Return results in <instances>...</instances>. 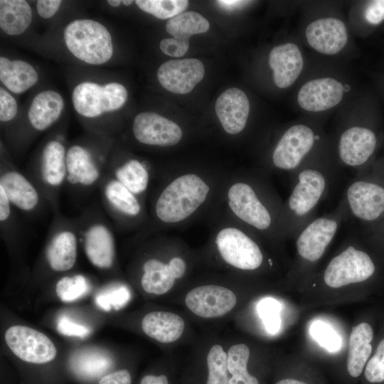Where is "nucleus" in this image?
I'll use <instances>...</instances> for the list:
<instances>
[{"instance_id":"obj_1","label":"nucleus","mask_w":384,"mask_h":384,"mask_svg":"<svg viewBox=\"0 0 384 384\" xmlns=\"http://www.w3.org/2000/svg\"><path fill=\"white\" fill-rule=\"evenodd\" d=\"M335 163L326 151L292 174L291 192L282 209V234L294 238L316 216L336 174Z\"/></svg>"},{"instance_id":"obj_2","label":"nucleus","mask_w":384,"mask_h":384,"mask_svg":"<svg viewBox=\"0 0 384 384\" xmlns=\"http://www.w3.org/2000/svg\"><path fill=\"white\" fill-rule=\"evenodd\" d=\"M342 199L349 218L358 221L363 229L384 218V156L356 172Z\"/></svg>"},{"instance_id":"obj_3","label":"nucleus","mask_w":384,"mask_h":384,"mask_svg":"<svg viewBox=\"0 0 384 384\" xmlns=\"http://www.w3.org/2000/svg\"><path fill=\"white\" fill-rule=\"evenodd\" d=\"M325 140L314 127L304 123L289 127L282 134L271 156L273 166L290 174L326 151Z\"/></svg>"},{"instance_id":"obj_4","label":"nucleus","mask_w":384,"mask_h":384,"mask_svg":"<svg viewBox=\"0 0 384 384\" xmlns=\"http://www.w3.org/2000/svg\"><path fill=\"white\" fill-rule=\"evenodd\" d=\"M209 190L207 183L196 174L181 176L160 194L156 203V214L164 223L182 221L204 203Z\"/></svg>"},{"instance_id":"obj_5","label":"nucleus","mask_w":384,"mask_h":384,"mask_svg":"<svg viewBox=\"0 0 384 384\" xmlns=\"http://www.w3.org/2000/svg\"><path fill=\"white\" fill-rule=\"evenodd\" d=\"M373 114L368 120L345 127L336 146V163L356 172L370 165L377 158L382 141L381 131Z\"/></svg>"},{"instance_id":"obj_6","label":"nucleus","mask_w":384,"mask_h":384,"mask_svg":"<svg viewBox=\"0 0 384 384\" xmlns=\"http://www.w3.org/2000/svg\"><path fill=\"white\" fill-rule=\"evenodd\" d=\"M63 36L69 51L88 64L101 65L112 56L111 35L107 28L97 21L74 20L65 27Z\"/></svg>"},{"instance_id":"obj_7","label":"nucleus","mask_w":384,"mask_h":384,"mask_svg":"<svg viewBox=\"0 0 384 384\" xmlns=\"http://www.w3.org/2000/svg\"><path fill=\"white\" fill-rule=\"evenodd\" d=\"M349 218L343 200L329 213L316 216L295 235V246L300 260L317 262L335 238L342 223Z\"/></svg>"},{"instance_id":"obj_8","label":"nucleus","mask_w":384,"mask_h":384,"mask_svg":"<svg viewBox=\"0 0 384 384\" xmlns=\"http://www.w3.org/2000/svg\"><path fill=\"white\" fill-rule=\"evenodd\" d=\"M375 270L370 255L351 242L329 261L322 277L328 287L340 288L368 280Z\"/></svg>"},{"instance_id":"obj_9","label":"nucleus","mask_w":384,"mask_h":384,"mask_svg":"<svg viewBox=\"0 0 384 384\" xmlns=\"http://www.w3.org/2000/svg\"><path fill=\"white\" fill-rule=\"evenodd\" d=\"M127 95L125 87L118 82L100 85L84 82L74 88L72 102L79 114L92 118L119 109L127 101Z\"/></svg>"},{"instance_id":"obj_10","label":"nucleus","mask_w":384,"mask_h":384,"mask_svg":"<svg viewBox=\"0 0 384 384\" xmlns=\"http://www.w3.org/2000/svg\"><path fill=\"white\" fill-rule=\"evenodd\" d=\"M228 205L233 213L254 229L267 232L274 227L273 213L255 188L248 183L237 182L229 188Z\"/></svg>"},{"instance_id":"obj_11","label":"nucleus","mask_w":384,"mask_h":384,"mask_svg":"<svg viewBox=\"0 0 384 384\" xmlns=\"http://www.w3.org/2000/svg\"><path fill=\"white\" fill-rule=\"evenodd\" d=\"M218 252L223 260L242 270L260 267L264 256L258 244L242 230L236 228L220 230L215 239Z\"/></svg>"},{"instance_id":"obj_12","label":"nucleus","mask_w":384,"mask_h":384,"mask_svg":"<svg viewBox=\"0 0 384 384\" xmlns=\"http://www.w3.org/2000/svg\"><path fill=\"white\" fill-rule=\"evenodd\" d=\"M5 341L10 350L20 359L35 364L53 360L56 348L44 334L32 328L16 325L5 333Z\"/></svg>"},{"instance_id":"obj_13","label":"nucleus","mask_w":384,"mask_h":384,"mask_svg":"<svg viewBox=\"0 0 384 384\" xmlns=\"http://www.w3.org/2000/svg\"><path fill=\"white\" fill-rule=\"evenodd\" d=\"M237 302L230 289L214 284L200 286L190 290L185 297L188 309L202 318H216L230 311Z\"/></svg>"},{"instance_id":"obj_14","label":"nucleus","mask_w":384,"mask_h":384,"mask_svg":"<svg viewBox=\"0 0 384 384\" xmlns=\"http://www.w3.org/2000/svg\"><path fill=\"white\" fill-rule=\"evenodd\" d=\"M132 131L139 142L160 146L175 145L182 137V131L176 123L152 112L138 114L134 119Z\"/></svg>"},{"instance_id":"obj_15","label":"nucleus","mask_w":384,"mask_h":384,"mask_svg":"<svg viewBox=\"0 0 384 384\" xmlns=\"http://www.w3.org/2000/svg\"><path fill=\"white\" fill-rule=\"evenodd\" d=\"M204 74L205 68L200 60L186 58L164 63L157 70V78L166 90L184 95L202 80Z\"/></svg>"},{"instance_id":"obj_16","label":"nucleus","mask_w":384,"mask_h":384,"mask_svg":"<svg viewBox=\"0 0 384 384\" xmlns=\"http://www.w3.org/2000/svg\"><path fill=\"white\" fill-rule=\"evenodd\" d=\"M345 87L338 80L326 77L305 82L297 94L299 107L308 112H319L338 105L343 99Z\"/></svg>"},{"instance_id":"obj_17","label":"nucleus","mask_w":384,"mask_h":384,"mask_svg":"<svg viewBox=\"0 0 384 384\" xmlns=\"http://www.w3.org/2000/svg\"><path fill=\"white\" fill-rule=\"evenodd\" d=\"M308 44L316 51L324 55L339 53L348 41V31L339 18L325 17L311 21L306 28Z\"/></svg>"},{"instance_id":"obj_18","label":"nucleus","mask_w":384,"mask_h":384,"mask_svg":"<svg viewBox=\"0 0 384 384\" xmlns=\"http://www.w3.org/2000/svg\"><path fill=\"white\" fill-rule=\"evenodd\" d=\"M215 110L224 130L230 134H238L243 130L247 121L248 97L239 88H229L218 97Z\"/></svg>"},{"instance_id":"obj_19","label":"nucleus","mask_w":384,"mask_h":384,"mask_svg":"<svg viewBox=\"0 0 384 384\" xmlns=\"http://www.w3.org/2000/svg\"><path fill=\"white\" fill-rule=\"evenodd\" d=\"M269 65L277 87L287 88L299 78L304 66L302 52L294 43L274 46L269 54Z\"/></svg>"},{"instance_id":"obj_20","label":"nucleus","mask_w":384,"mask_h":384,"mask_svg":"<svg viewBox=\"0 0 384 384\" xmlns=\"http://www.w3.org/2000/svg\"><path fill=\"white\" fill-rule=\"evenodd\" d=\"M72 373L85 381L100 379L113 366L111 355L97 348H85L76 351L69 360Z\"/></svg>"},{"instance_id":"obj_21","label":"nucleus","mask_w":384,"mask_h":384,"mask_svg":"<svg viewBox=\"0 0 384 384\" xmlns=\"http://www.w3.org/2000/svg\"><path fill=\"white\" fill-rule=\"evenodd\" d=\"M185 327L183 319L169 311H151L142 321L144 332L151 338L164 343H172L182 335Z\"/></svg>"},{"instance_id":"obj_22","label":"nucleus","mask_w":384,"mask_h":384,"mask_svg":"<svg viewBox=\"0 0 384 384\" xmlns=\"http://www.w3.org/2000/svg\"><path fill=\"white\" fill-rule=\"evenodd\" d=\"M85 251L91 263L102 269L112 266L114 243L112 233L102 224L91 226L85 235Z\"/></svg>"},{"instance_id":"obj_23","label":"nucleus","mask_w":384,"mask_h":384,"mask_svg":"<svg viewBox=\"0 0 384 384\" xmlns=\"http://www.w3.org/2000/svg\"><path fill=\"white\" fill-rule=\"evenodd\" d=\"M64 100L58 92L45 90L33 99L28 110V119L37 130L43 131L53 124L60 116Z\"/></svg>"},{"instance_id":"obj_24","label":"nucleus","mask_w":384,"mask_h":384,"mask_svg":"<svg viewBox=\"0 0 384 384\" xmlns=\"http://www.w3.org/2000/svg\"><path fill=\"white\" fill-rule=\"evenodd\" d=\"M38 80V73L28 63L22 60H11L0 58V80L11 92H24Z\"/></svg>"},{"instance_id":"obj_25","label":"nucleus","mask_w":384,"mask_h":384,"mask_svg":"<svg viewBox=\"0 0 384 384\" xmlns=\"http://www.w3.org/2000/svg\"><path fill=\"white\" fill-rule=\"evenodd\" d=\"M373 337L371 326L365 322L352 329L348 344L347 370L350 375L359 376L372 352L370 344Z\"/></svg>"},{"instance_id":"obj_26","label":"nucleus","mask_w":384,"mask_h":384,"mask_svg":"<svg viewBox=\"0 0 384 384\" xmlns=\"http://www.w3.org/2000/svg\"><path fill=\"white\" fill-rule=\"evenodd\" d=\"M66 179L72 183L90 186L99 178L100 173L90 154L85 148L74 145L65 155Z\"/></svg>"},{"instance_id":"obj_27","label":"nucleus","mask_w":384,"mask_h":384,"mask_svg":"<svg viewBox=\"0 0 384 384\" xmlns=\"http://www.w3.org/2000/svg\"><path fill=\"white\" fill-rule=\"evenodd\" d=\"M0 186L5 191L10 202L22 210H31L38 203L37 191L23 175L16 171L2 174Z\"/></svg>"},{"instance_id":"obj_28","label":"nucleus","mask_w":384,"mask_h":384,"mask_svg":"<svg viewBox=\"0 0 384 384\" xmlns=\"http://www.w3.org/2000/svg\"><path fill=\"white\" fill-rule=\"evenodd\" d=\"M50 267L55 271L71 269L77 257V239L70 231L58 233L50 242L46 252Z\"/></svg>"},{"instance_id":"obj_29","label":"nucleus","mask_w":384,"mask_h":384,"mask_svg":"<svg viewBox=\"0 0 384 384\" xmlns=\"http://www.w3.org/2000/svg\"><path fill=\"white\" fill-rule=\"evenodd\" d=\"M31 21V8L26 1H0V27L6 33L11 36L21 34Z\"/></svg>"},{"instance_id":"obj_30","label":"nucleus","mask_w":384,"mask_h":384,"mask_svg":"<svg viewBox=\"0 0 384 384\" xmlns=\"http://www.w3.org/2000/svg\"><path fill=\"white\" fill-rule=\"evenodd\" d=\"M65 151L58 141H50L45 146L41 158V175L43 181L52 186L62 183L67 175Z\"/></svg>"},{"instance_id":"obj_31","label":"nucleus","mask_w":384,"mask_h":384,"mask_svg":"<svg viewBox=\"0 0 384 384\" xmlns=\"http://www.w3.org/2000/svg\"><path fill=\"white\" fill-rule=\"evenodd\" d=\"M141 284L147 293L161 295L169 291L174 284L176 278L169 264L151 259L144 263Z\"/></svg>"},{"instance_id":"obj_32","label":"nucleus","mask_w":384,"mask_h":384,"mask_svg":"<svg viewBox=\"0 0 384 384\" xmlns=\"http://www.w3.org/2000/svg\"><path fill=\"white\" fill-rule=\"evenodd\" d=\"M210 27L208 21L195 11L183 12L170 19L166 23V31L173 38L189 42L192 35L206 32Z\"/></svg>"},{"instance_id":"obj_33","label":"nucleus","mask_w":384,"mask_h":384,"mask_svg":"<svg viewBox=\"0 0 384 384\" xmlns=\"http://www.w3.org/2000/svg\"><path fill=\"white\" fill-rule=\"evenodd\" d=\"M228 369L232 375L229 384H259L258 380L247 370L250 349L246 344L232 346L228 351Z\"/></svg>"},{"instance_id":"obj_34","label":"nucleus","mask_w":384,"mask_h":384,"mask_svg":"<svg viewBox=\"0 0 384 384\" xmlns=\"http://www.w3.org/2000/svg\"><path fill=\"white\" fill-rule=\"evenodd\" d=\"M105 194L107 201L124 214L135 216L140 212V205L134 193L117 180L106 185Z\"/></svg>"},{"instance_id":"obj_35","label":"nucleus","mask_w":384,"mask_h":384,"mask_svg":"<svg viewBox=\"0 0 384 384\" xmlns=\"http://www.w3.org/2000/svg\"><path fill=\"white\" fill-rule=\"evenodd\" d=\"M118 181L134 194L144 191L149 182V174L137 160H130L115 171Z\"/></svg>"},{"instance_id":"obj_36","label":"nucleus","mask_w":384,"mask_h":384,"mask_svg":"<svg viewBox=\"0 0 384 384\" xmlns=\"http://www.w3.org/2000/svg\"><path fill=\"white\" fill-rule=\"evenodd\" d=\"M138 7L159 19H170L187 8L186 0H137Z\"/></svg>"},{"instance_id":"obj_37","label":"nucleus","mask_w":384,"mask_h":384,"mask_svg":"<svg viewBox=\"0 0 384 384\" xmlns=\"http://www.w3.org/2000/svg\"><path fill=\"white\" fill-rule=\"evenodd\" d=\"M208 375L206 384H229L228 354L220 345H214L207 356Z\"/></svg>"},{"instance_id":"obj_38","label":"nucleus","mask_w":384,"mask_h":384,"mask_svg":"<svg viewBox=\"0 0 384 384\" xmlns=\"http://www.w3.org/2000/svg\"><path fill=\"white\" fill-rule=\"evenodd\" d=\"M90 289V284L82 275L63 277L55 287L58 297L65 302H73L82 297Z\"/></svg>"},{"instance_id":"obj_39","label":"nucleus","mask_w":384,"mask_h":384,"mask_svg":"<svg viewBox=\"0 0 384 384\" xmlns=\"http://www.w3.org/2000/svg\"><path fill=\"white\" fill-rule=\"evenodd\" d=\"M311 337L323 348L331 353L338 352L342 346L339 334L329 324L321 321H314L310 326Z\"/></svg>"},{"instance_id":"obj_40","label":"nucleus","mask_w":384,"mask_h":384,"mask_svg":"<svg viewBox=\"0 0 384 384\" xmlns=\"http://www.w3.org/2000/svg\"><path fill=\"white\" fill-rule=\"evenodd\" d=\"M129 298L130 293L126 287L110 286L97 294L95 302L100 309L110 311L122 308Z\"/></svg>"},{"instance_id":"obj_41","label":"nucleus","mask_w":384,"mask_h":384,"mask_svg":"<svg viewBox=\"0 0 384 384\" xmlns=\"http://www.w3.org/2000/svg\"><path fill=\"white\" fill-rule=\"evenodd\" d=\"M280 303L274 298L266 297L257 305L258 314L269 334H277L281 326Z\"/></svg>"},{"instance_id":"obj_42","label":"nucleus","mask_w":384,"mask_h":384,"mask_svg":"<svg viewBox=\"0 0 384 384\" xmlns=\"http://www.w3.org/2000/svg\"><path fill=\"white\" fill-rule=\"evenodd\" d=\"M365 376L370 383L384 380V338L379 343L375 355L368 362Z\"/></svg>"},{"instance_id":"obj_43","label":"nucleus","mask_w":384,"mask_h":384,"mask_svg":"<svg viewBox=\"0 0 384 384\" xmlns=\"http://www.w3.org/2000/svg\"><path fill=\"white\" fill-rule=\"evenodd\" d=\"M362 18L368 28H376L384 23V0L365 2L362 9Z\"/></svg>"},{"instance_id":"obj_44","label":"nucleus","mask_w":384,"mask_h":384,"mask_svg":"<svg viewBox=\"0 0 384 384\" xmlns=\"http://www.w3.org/2000/svg\"><path fill=\"white\" fill-rule=\"evenodd\" d=\"M57 329L63 335L80 338L87 336L90 332L89 327L74 321L65 315L59 317Z\"/></svg>"},{"instance_id":"obj_45","label":"nucleus","mask_w":384,"mask_h":384,"mask_svg":"<svg viewBox=\"0 0 384 384\" xmlns=\"http://www.w3.org/2000/svg\"><path fill=\"white\" fill-rule=\"evenodd\" d=\"M18 105L14 97L4 89H0V120L8 122L16 115Z\"/></svg>"},{"instance_id":"obj_46","label":"nucleus","mask_w":384,"mask_h":384,"mask_svg":"<svg viewBox=\"0 0 384 384\" xmlns=\"http://www.w3.org/2000/svg\"><path fill=\"white\" fill-rule=\"evenodd\" d=\"M159 47L164 54L179 58L187 53L189 42H184L174 38H167L161 41Z\"/></svg>"},{"instance_id":"obj_47","label":"nucleus","mask_w":384,"mask_h":384,"mask_svg":"<svg viewBox=\"0 0 384 384\" xmlns=\"http://www.w3.org/2000/svg\"><path fill=\"white\" fill-rule=\"evenodd\" d=\"M132 378L127 370H116L104 375L98 384H131Z\"/></svg>"},{"instance_id":"obj_48","label":"nucleus","mask_w":384,"mask_h":384,"mask_svg":"<svg viewBox=\"0 0 384 384\" xmlns=\"http://www.w3.org/2000/svg\"><path fill=\"white\" fill-rule=\"evenodd\" d=\"M60 0H38L36 3L37 12L43 18H49L55 14L61 5Z\"/></svg>"},{"instance_id":"obj_49","label":"nucleus","mask_w":384,"mask_h":384,"mask_svg":"<svg viewBox=\"0 0 384 384\" xmlns=\"http://www.w3.org/2000/svg\"><path fill=\"white\" fill-rule=\"evenodd\" d=\"M369 239L384 245V218L377 224L363 229Z\"/></svg>"},{"instance_id":"obj_50","label":"nucleus","mask_w":384,"mask_h":384,"mask_svg":"<svg viewBox=\"0 0 384 384\" xmlns=\"http://www.w3.org/2000/svg\"><path fill=\"white\" fill-rule=\"evenodd\" d=\"M10 201L4 190L0 186V220L5 221L10 215Z\"/></svg>"},{"instance_id":"obj_51","label":"nucleus","mask_w":384,"mask_h":384,"mask_svg":"<svg viewBox=\"0 0 384 384\" xmlns=\"http://www.w3.org/2000/svg\"><path fill=\"white\" fill-rule=\"evenodd\" d=\"M169 265L176 279L181 278L186 272V264L180 257H174L171 260Z\"/></svg>"},{"instance_id":"obj_52","label":"nucleus","mask_w":384,"mask_h":384,"mask_svg":"<svg viewBox=\"0 0 384 384\" xmlns=\"http://www.w3.org/2000/svg\"><path fill=\"white\" fill-rule=\"evenodd\" d=\"M140 384H169V382L164 375L159 376L148 375L142 378Z\"/></svg>"},{"instance_id":"obj_53","label":"nucleus","mask_w":384,"mask_h":384,"mask_svg":"<svg viewBox=\"0 0 384 384\" xmlns=\"http://www.w3.org/2000/svg\"><path fill=\"white\" fill-rule=\"evenodd\" d=\"M248 1H236V0H220L217 1V3L222 8L227 10H233L236 8L240 7L246 4Z\"/></svg>"},{"instance_id":"obj_54","label":"nucleus","mask_w":384,"mask_h":384,"mask_svg":"<svg viewBox=\"0 0 384 384\" xmlns=\"http://www.w3.org/2000/svg\"><path fill=\"white\" fill-rule=\"evenodd\" d=\"M276 384H306V383L302 381L298 380L287 378V379L279 380Z\"/></svg>"},{"instance_id":"obj_55","label":"nucleus","mask_w":384,"mask_h":384,"mask_svg":"<svg viewBox=\"0 0 384 384\" xmlns=\"http://www.w3.org/2000/svg\"><path fill=\"white\" fill-rule=\"evenodd\" d=\"M107 3L113 7H117L119 6L122 2L120 0H109L107 1Z\"/></svg>"},{"instance_id":"obj_56","label":"nucleus","mask_w":384,"mask_h":384,"mask_svg":"<svg viewBox=\"0 0 384 384\" xmlns=\"http://www.w3.org/2000/svg\"><path fill=\"white\" fill-rule=\"evenodd\" d=\"M122 2L125 6H129V5H131V4H132L134 3V1H132V0H129V1L123 0V1H122Z\"/></svg>"}]
</instances>
